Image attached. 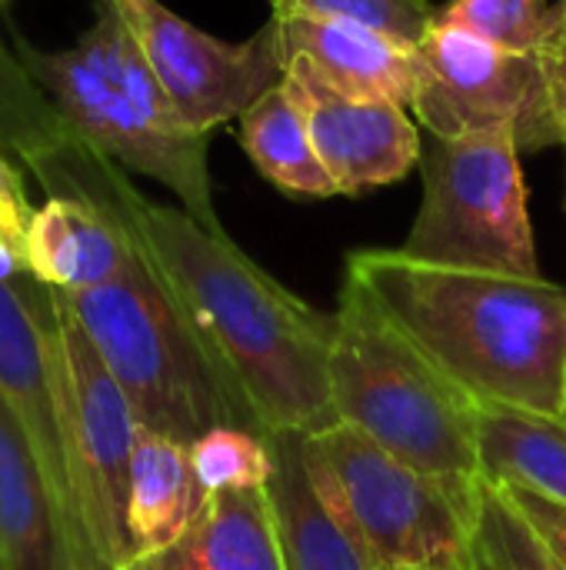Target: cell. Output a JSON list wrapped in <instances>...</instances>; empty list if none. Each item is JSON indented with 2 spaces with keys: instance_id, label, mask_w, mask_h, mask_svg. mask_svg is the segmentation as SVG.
I'll return each mask as SVG.
<instances>
[{
  "instance_id": "28",
  "label": "cell",
  "mask_w": 566,
  "mask_h": 570,
  "mask_svg": "<svg viewBox=\"0 0 566 570\" xmlns=\"http://www.w3.org/2000/svg\"><path fill=\"white\" fill-rule=\"evenodd\" d=\"M0 570H7V558H3V541H0Z\"/></svg>"
},
{
  "instance_id": "16",
  "label": "cell",
  "mask_w": 566,
  "mask_h": 570,
  "mask_svg": "<svg viewBox=\"0 0 566 570\" xmlns=\"http://www.w3.org/2000/svg\"><path fill=\"white\" fill-rule=\"evenodd\" d=\"M123 570H284L267 488L210 494L173 544Z\"/></svg>"
},
{
  "instance_id": "32",
  "label": "cell",
  "mask_w": 566,
  "mask_h": 570,
  "mask_svg": "<svg viewBox=\"0 0 566 570\" xmlns=\"http://www.w3.org/2000/svg\"><path fill=\"white\" fill-rule=\"evenodd\" d=\"M564 210H566V200H564Z\"/></svg>"
},
{
  "instance_id": "23",
  "label": "cell",
  "mask_w": 566,
  "mask_h": 570,
  "mask_svg": "<svg viewBox=\"0 0 566 570\" xmlns=\"http://www.w3.org/2000/svg\"><path fill=\"white\" fill-rule=\"evenodd\" d=\"M470 570H564L544 541L530 531L520 511L504 491L484 481L477 524H474V564Z\"/></svg>"
},
{
  "instance_id": "8",
  "label": "cell",
  "mask_w": 566,
  "mask_h": 570,
  "mask_svg": "<svg viewBox=\"0 0 566 570\" xmlns=\"http://www.w3.org/2000/svg\"><path fill=\"white\" fill-rule=\"evenodd\" d=\"M60 337L63 461L77 531V570H123L133 561L127 538V484L140 424L100 354L50 291Z\"/></svg>"
},
{
  "instance_id": "21",
  "label": "cell",
  "mask_w": 566,
  "mask_h": 570,
  "mask_svg": "<svg viewBox=\"0 0 566 570\" xmlns=\"http://www.w3.org/2000/svg\"><path fill=\"white\" fill-rule=\"evenodd\" d=\"M434 23L464 30L510 53L544 57L560 40V0H450L437 7Z\"/></svg>"
},
{
  "instance_id": "27",
  "label": "cell",
  "mask_w": 566,
  "mask_h": 570,
  "mask_svg": "<svg viewBox=\"0 0 566 570\" xmlns=\"http://www.w3.org/2000/svg\"><path fill=\"white\" fill-rule=\"evenodd\" d=\"M564 10V27H560V40L554 43L550 53H544V70H547V90H550V107H554V120L560 127V140L566 144V0H560Z\"/></svg>"
},
{
  "instance_id": "14",
  "label": "cell",
  "mask_w": 566,
  "mask_h": 570,
  "mask_svg": "<svg viewBox=\"0 0 566 570\" xmlns=\"http://www.w3.org/2000/svg\"><path fill=\"white\" fill-rule=\"evenodd\" d=\"M267 444L274 458L267 498L284 570H377L347 524L314 488L304 458V434H267Z\"/></svg>"
},
{
  "instance_id": "7",
  "label": "cell",
  "mask_w": 566,
  "mask_h": 570,
  "mask_svg": "<svg viewBox=\"0 0 566 570\" xmlns=\"http://www.w3.org/2000/svg\"><path fill=\"white\" fill-rule=\"evenodd\" d=\"M420 174L424 200L400 254L437 267L544 277L514 134H430Z\"/></svg>"
},
{
  "instance_id": "1",
  "label": "cell",
  "mask_w": 566,
  "mask_h": 570,
  "mask_svg": "<svg viewBox=\"0 0 566 570\" xmlns=\"http://www.w3.org/2000/svg\"><path fill=\"white\" fill-rule=\"evenodd\" d=\"M97 177L254 424L264 434H317L340 424L330 397L337 314L290 294L227 230H207L183 207L147 200L100 154Z\"/></svg>"
},
{
  "instance_id": "17",
  "label": "cell",
  "mask_w": 566,
  "mask_h": 570,
  "mask_svg": "<svg viewBox=\"0 0 566 570\" xmlns=\"http://www.w3.org/2000/svg\"><path fill=\"white\" fill-rule=\"evenodd\" d=\"M207 504L190 448L140 428L127 484V538L133 558L173 544Z\"/></svg>"
},
{
  "instance_id": "9",
  "label": "cell",
  "mask_w": 566,
  "mask_h": 570,
  "mask_svg": "<svg viewBox=\"0 0 566 570\" xmlns=\"http://www.w3.org/2000/svg\"><path fill=\"white\" fill-rule=\"evenodd\" d=\"M410 110L434 137L507 130L520 150L564 144L544 60L500 50L444 23H434L417 47V94Z\"/></svg>"
},
{
  "instance_id": "18",
  "label": "cell",
  "mask_w": 566,
  "mask_h": 570,
  "mask_svg": "<svg viewBox=\"0 0 566 570\" xmlns=\"http://www.w3.org/2000/svg\"><path fill=\"white\" fill-rule=\"evenodd\" d=\"M237 140L277 190L290 197H337V187L317 157L304 107L287 80L274 83L237 117Z\"/></svg>"
},
{
  "instance_id": "29",
  "label": "cell",
  "mask_w": 566,
  "mask_h": 570,
  "mask_svg": "<svg viewBox=\"0 0 566 570\" xmlns=\"http://www.w3.org/2000/svg\"><path fill=\"white\" fill-rule=\"evenodd\" d=\"M560 421H566V397H564V414H560Z\"/></svg>"
},
{
  "instance_id": "20",
  "label": "cell",
  "mask_w": 566,
  "mask_h": 570,
  "mask_svg": "<svg viewBox=\"0 0 566 570\" xmlns=\"http://www.w3.org/2000/svg\"><path fill=\"white\" fill-rule=\"evenodd\" d=\"M73 147L77 137L30 80L17 50L0 37V150L17 157L40 180Z\"/></svg>"
},
{
  "instance_id": "25",
  "label": "cell",
  "mask_w": 566,
  "mask_h": 570,
  "mask_svg": "<svg viewBox=\"0 0 566 570\" xmlns=\"http://www.w3.org/2000/svg\"><path fill=\"white\" fill-rule=\"evenodd\" d=\"M33 204L27 197L23 177L7 150H0V257L27 271V234L33 220Z\"/></svg>"
},
{
  "instance_id": "24",
  "label": "cell",
  "mask_w": 566,
  "mask_h": 570,
  "mask_svg": "<svg viewBox=\"0 0 566 570\" xmlns=\"http://www.w3.org/2000/svg\"><path fill=\"white\" fill-rule=\"evenodd\" d=\"M277 3H290L324 20L377 30L404 47H420L437 13L430 0H277Z\"/></svg>"
},
{
  "instance_id": "22",
  "label": "cell",
  "mask_w": 566,
  "mask_h": 570,
  "mask_svg": "<svg viewBox=\"0 0 566 570\" xmlns=\"http://www.w3.org/2000/svg\"><path fill=\"white\" fill-rule=\"evenodd\" d=\"M190 461L207 498L220 491L267 488L274 474L267 434L254 428H240V424H224L197 438L190 444Z\"/></svg>"
},
{
  "instance_id": "26",
  "label": "cell",
  "mask_w": 566,
  "mask_h": 570,
  "mask_svg": "<svg viewBox=\"0 0 566 570\" xmlns=\"http://www.w3.org/2000/svg\"><path fill=\"white\" fill-rule=\"evenodd\" d=\"M497 488L520 511V518L530 524V531L544 541V548L554 554V561L566 570V504L540 494V491H530L524 484H497Z\"/></svg>"
},
{
  "instance_id": "3",
  "label": "cell",
  "mask_w": 566,
  "mask_h": 570,
  "mask_svg": "<svg viewBox=\"0 0 566 570\" xmlns=\"http://www.w3.org/2000/svg\"><path fill=\"white\" fill-rule=\"evenodd\" d=\"M13 50L83 147L163 184L197 224L224 234L207 167L210 137L180 117L107 0H93V23L73 47L40 50L17 33Z\"/></svg>"
},
{
  "instance_id": "19",
  "label": "cell",
  "mask_w": 566,
  "mask_h": 570,
  "mask_svg": "<svg viewBox=\"0 0 566 570\" xmlns=\"http://www.w3.org/2000/svg\"><path fill=\"white\" fill-rule=\"evenodd\" d=\"M480 464L484 481L524 484L566 504V421L484 404Z\"/></svg>"
},
{
  "instance_id": "12",
  "label": "cell",
  "mask_w": 566,
  "mask_h": 570,
  "mask_svg": "<svg viewBox=\"0 0 566 570\" xmlns=\"http://www.w3.org/2000/svg\"><path fill=\"white\" fill-rule=\"evenodd\" d=\"M284 80L304 107L314 147L337 194L360 197L404 180L420 167V130L407 107L394 100L350 97L330 87L307 60L287 57Z\"/></svg>"
},
{
  "instance_id": "4",
  "label": "cell",
  "mask_w": 566,
  "mask_h": 570,
  "mask_svg": "<svg viewBox=\"0 0 566 570\" xmlns=\"http://www.w3.org/2000/svg\"><path fill=\"white\" fill-rule=\"evenodd\" d=\"M60 301L120 384L140 428L187 448L224 424L260 431L140 244L113 281L60 294Z\"/></svg>"
},
{
  "instance_id": "10",
  "label": "cell",
  "mask_w": 566,
  "mask_h": 570,
  "mask_svg": "<svg viewBox=\"0 0 566 570\" xmlns=\"http://www.w3.org/2000/svg\"><path fill=\"white\" fill-rule=\"evenodd\" d=\"M107 3L120 13L153 77L197 134L210 137L284 80L274 20H267L244 43H230L183 20L160 0Z\"/></svg>"
},
{
  "instance_id": "30",
  "label": "cell",
  "mask_w": 566,
  "mask_h": 570,
  "mask_svg": "<svg viewBox=\"0 0 566 570\" xmlns=\"http://www.w3.org/2000/svg\"><path fill=\"white\" fill-rule=\"evenodd\" d=\"M0 3H10V0H0Z\"/></svg>"
},
{
  "instance_id": "15",
  "label": "cell",
  "mask_w": 566,
  "mask_h": 570,
  "mask_svg": "<svg viewBox=\"0 0 566 570\" xmlns=\"http://www.w3.org/2000/svg\"><path fill=\"white\" fill-rule=\"evenodd\" d=\"M0 541L7 570H73L70 534L43 464L0 397Z\"/></svg>"
},
{
  "instance_id": "13",
  "label": "cell",
  "mask_w": 566,
  "mask_h": 570,
  "mask_svg": "<svg viewBox=\"0 0 566 570\" xmlns=\"http://www.w3.org/2000/svg\"><path fill=\"white\" fill-rule=\"evenodd\" d=\"M280 57L307 60L330 87L350 97L394 100L410 110L417 94V47H404L377 30L337 23L304 13L290 3H274Z\"/></svg>"
},
{
  "instance_id": "5",
  "label": "cell",
  "mask_w": 566,
  "mask_h": 570,
  "mask_svg": "<svg viewBox=\"0 0 566 570\" xmlns=\"http://www.w3.org/2000/svg\"><path fill=\"white\" fill-rule=\"evenodd\" d=\"M334 314L330 397L337 421L420 471L484 478V404L450 381L357 281L344 277Z\"/></svg>"
},
{
  "instance_id": "2",
  "label": "cell",
  "mask_w": 566,
  "mask_h": 570,
  "mask_svg": "<svg viewBox=\"0 0 566 570\" xmlns=\"http://www.w3.org/2000/svg\"><path fill=\"white\" fill-rule=\"evenodd\" d=\"M344 277L480 404L564 414V284L437 267L400 250H357Z\"/></svg>"
},
{
  "instance_id": "6",
  "label": "cell",
  "mask_w": 566,
  "mask_h": 570,
  "mask_svg": "<svg viewBox=\"0 0 566 570\" xmlns=\"http://www.w3.org/2000/svg\"><path fill=\"white\" fill-rule=\"evenodd\" d=\"M304 458L374 568L470 570L484 478L420 471L350 424L304 434Z\"/></svg>"
},
{
  "instance_id": "11",
  "label": "cell",
  "mask_w": 566,
  "mask_h": 570,
  "mask_svg": "<svg viewBox=\"0 0 566 570\" xmlns=\"http://www.w3.org/2000/svg\"><path fill=\"white\" fill-rule=\"evenodd\" d=\"M0 397L27 431L63 511L77 570V531L63 461L60 337L50 287L0 257Z\"/></svg>"
},
{
  "instance_id": "31",
  "label": "cell",
  "mask_w": 566,
  "mask_h": 570,
  "mask_svg": "<svg viewBox=\"0 0 566 570\" xmlns=\"http://www.w3.org/2000/svg\"><path fill=\"white\" fill-rule=\"evenodd\" d=\"M274 3H277V0H270V7H274Z\"/></svg>"
}]
</instances>
